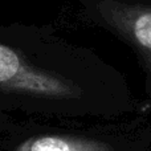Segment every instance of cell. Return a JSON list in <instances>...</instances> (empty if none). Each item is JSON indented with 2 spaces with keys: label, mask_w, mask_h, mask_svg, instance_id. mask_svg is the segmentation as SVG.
<instances>
[{
  "label": "cell",
  "mask_w": 151,
  "mask_h": 151,
  "mask_svg": "<svg viewBox=\"0 0 151 151\" xmlns=\"http://www.w3.org/2000/svg\"><path fill=\"white\" fill-rule=\"evenodd\" d=\"M0 106L66 119L145 113L110 64L47 31L23 25H0Z\"/></svg>",
  "instance_id": "6da1fadb"
},
{
  "label": "cell",
  "mask_w": 151,
  "mask_h": 151,
  "mask_svg": "<svg viewBox=\"0 0 151 151\" xmlns=\"http://www.w3.org/2000/svg\"><path fill=\"white\" fill-rule=\"evenodd\" d=\"M1 151H151L146 113L109 119L33 117L5 122Z\"/></svg>",
  "instance_id": "7a4b0ae2"
},
{
  "label": "cell",
  "mask_w": 151,
  "mask_h": 151,
  "mask_svg": "<svg viewBox=\"0 0 151 151\" xmlns=\"http://www.w3.org/2000/svg\"><path fill=\"white\" fill-rule=\"evenodd\" d=\"M94 12L104 25L138 53L146 73V90L151 98V7L121 0H97Z\"/></svg>",
  "instance_id": "3957f363"
}]
</instances>
